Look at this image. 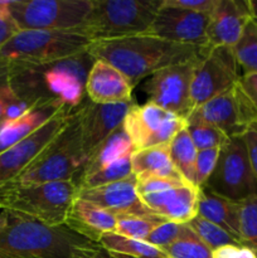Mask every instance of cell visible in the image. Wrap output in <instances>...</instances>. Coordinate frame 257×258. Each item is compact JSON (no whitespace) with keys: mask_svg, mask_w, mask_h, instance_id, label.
Instances as JSON below:
<instances>
[{"mask_svg":"<svg viewBox=\"0 0 257 258\" xmlns=\"http://www.w3.org/2000/svg\"><path fill=\"white\" fill-rule=\"evenodd\" d=\"M161 249L169 258H213V251L188 226L180 238Z\"/></svg>","mask_w":257,"mask_h":258,"instance_id":"obj_29","label":"cell"},{"mask_svg":"<svg viewBox=\"0 0 257 258\" xmlns=\"http://www.w3.org/2000/svg\"><path fill=\"white\" fill-rule=\"evenodd\" d=\"M166 222V219L156 216V214H146V216H120L117 217L115 233L128 238L143 239L154 231L158 226Z\"/></svg>","mask_w":257,"mask_h":258,"instance_id":"obj_30","label":"cell"},{"mask_svg":"<svg viewBox=\"0 0 257 258\" xmlns=\"http://www.w3.org/2000/svg\"><path fill=\"white\" fill-rule=\"evenodd\" d=\"M208 14L173 8L161 3L148 34L178 44L207 48Z\"/></svg>","mask_w":257,"mask_h":258,"instance_id":"obj_14","label":"cell"},{"mask_svg":"<svg viewBox=\"0 0 257 258\" xmlns=\"http://www.w3.org/2000/svg\"><path fill=\"white\" fill-rule=\"evenodd\" d=\"M77 191L72 180L9 183L0 186V211L14 212L47 226H65Z\"/></svg>","mask_w":257,"mask_h":258,"instance_id":"obj_4","label":"cell"},{"mask_svg":"<svg viewBox=\"0 0 257 258\" xmlns=\"http://www.w3.org/2000/svg\"><path fill=\"white\" fill-rule=\"evenodd\" d=\"M204 189L233 202L257 194V180L243 136L231 138L219 151L216 169Z\"/></svg>","mask_w":257,"mask_h":258,"instance_id":"obj_8","label":"cell"},{"mask_svg":"<svg viewBox=\"0 0 257 258\" xmlns=\"http://www.w3.org/2000/svg\"><path fill=\"white\" fill-rule=\"evenodd\" d=\"M198 216L223 228L241 242L239 216L241 202H233L202 188L199 191ZM242 243V242H241Z\"/></svg>","mask_w":257,"mask_h":258,"instance_id":"obj_22","label":"cell"},{"mask_svg":"<svg viewBox=\"0 0 257 258\" xmlns=\"http://www.w3.org/2000/svg\"><path fill=\"white\" fill-rule=\"evenodd\" d=\"M163 0H92L81 32L91 40H111L148 33Z\"/></svg>","mask_w":257,"mask_h":258,"instance_id":"obj_6","label":"cell"},{"mask_svg":"<svg viewBox=\"0 0 257 258\" xmlns=\"http://www.w3.org/2000/svg\"><path fill=\"white\" fill-rule=\"evenodd\" d=\"M100 248L67 226H47L9 211L0 213V258H78Z\"/></svg>","mask_w":257,"mask_h":258,"instance_id":"obj_1","label":"cell"},{"mask_svg":"<svg viewBox=\"0 0 257 258\" xmlns=\"http://www.w3.org/2000/svg\"><path fill=\"white\" fill-rule=\"evenodd\" d=\"M186 226L212 249L219 248V247L223 246H229V244H241V242L236 238V237L232 236L231 233H228L227 231H224L223 228L218 227L217 224L212 223V222L207 221V219L202 218L201 216L194 217L191 221H189L186 223Z\"/></svg>","mask_w":257,"mask_h":258,"instance_id":"obj_31","label":"cell"},{"mask_svg":"<svg viewBox=\"0 0 257 258\" xmlns=\"http://www.w3.org/2000/svg\"><path fill=\"white\" fill-rule=\"evenodd\" d=\"M239 236L242 246L248 247L257 254V194L241 202Z\"/></svg>","mask_w":257,"mask_h":258,"instance_id":"obj_32","label":"cell"},{"mask_svg":"<svg viewBox=\"0 0 257 258\" xmlns=\"http://www.w3.org/2000/svg\"><path fill=\"white\" fill-rule=\"evenodd\" d=\"M86 160L87 158L83 151L80 106L71 112L67 123L59 134L12 183L76 181Z\"/></svg>","mask_w":257,"mask_h":258,"instance_id":"obj_3","label":"cell"},{"mask_svg":"<svg viewBox=\"0 0 257 258\" xmlns=\"http://www.w3.org/2000/svg\"><path fill=\"white\" fill-rule=\"evenodd\" d=\"M213 258H257V254L246 246L229 244L214 249Z\"/></svg>","mask_w":257,"mask_h":258,"instance_id":"obj_40","label":"cell"},{"mask_svg":"<svg viewBox=\"0 0 257 258\" xmlns=\"http://www.w3.org/2000/svg\"><path fill=\"white\" fill-rule=\"evenodd\" d=\"M122 127L136 151L169 145L174 136L186 127V121L148 101L131 106Z\"/></svg>","mask_w":257,"mask_h":258,"instance_id":"obj_10","label":"cell"},{"mask_svg":"<svg viewBox=\"0 0 257 258\" xmlns=\"http://www.w3.org/2000/svg\"><path fill=\"white\" fill-rule=\"evenodd\" d=\"M170 158L179 175L186 184L196 185V161L198 150L191 141L186 127L179 131L169 144Z\"/></svg>","mask_w":257,"mask_h":258,"instance_id":"obj_26","label":"cell"},{"mask_svg":"<svg viewBox=\"0 0 257 258\" xmlns=\"http://www.w3.org/2000/svg\"><path fill=\"white\" fill-rule=\"evenodd\" d=\"M199 57L169 66L154 73L145 83L148 101L186 120L193 110L190 100L191 81Z\"/></svg>","mask_w":257,"mask_h":258,"instance_id":"obj_12","label":"cell"},{"mask_svg":"<svg viewBox=\"0 0 257 258\" xmlns=\"http://www.w3.org/2000/svg\"><path fill=\"white\" fill-rule=\"evenodd\" d=\"M186 123H204L219 128L229 139L243 136L257 123V115L246 100L238 85L194 108Z\"/></svg>","mask_w":257,"mask_h":258,"instance_id":"obj_11","label":"cell"},{"mask_svg":"<svg viewBox=\"0 0 257 258\" xmlns=\"http://www.w3.org/2000/svg\"><path fill=\"white\" fill-rule=\"evenodd\" d=\"M185 224L175 223V222H164L160 226L156 227L150 234L145 238V242L158 247V248H164V247L170 246L171 243L180 238L185 232Z\"/></svg>","mask_w":257,"mask_h":258,"instance_id":"obj_34","label":"cell"},{"mask_svg":"<svg viewBox=\"0 0 257 258\" xmlns=\"http://www.w3.org/2000/svg\"><path fill=\"white\" fill-rule=\"evenodd\" d=\"M131 165L135 176L183 179L171 161L169 145L134 151L131 156Z\"/></svg>","mask_w":257,"mask_h":258,"instance_id":"obj_23","label":"cell"},{"mask_svg":"<svg viewBox=\"0 0 257 258\" xmlns=\"http://www.w3.org/2000/svg\"><path fill=\"white\" fill-rule=\"evenodd\" d=\"M117 217L96 204L76 198L68 212L66 224L81 236L98 243L107 233H115Z\"/></svg>","mask_w":257,"mask_h":258,"instance_id":"obj_20","label":"cell"},{"mask_svg":"<svg viewBox=\"0 0 257 258\" xmlns=\"http://www.w3.org/2000/svg\"><path fill=\"white\" fill-rule=\"evenodd\" d=\"M244 139H246L247 148H248L252 169H253L254 176H256L257 180V123L256 125H252L247 130V133L244 134Z\"/></svg>","mask_w":257,"mask_h":258,"instance_id":"obj_41","label":"cell"},{"mask_svg":"<svg viewBox=\"0 0 257 258\" xmlns=\"http://www.w3.org/2000/svg\"><path fill=\"white\" fill-rule=\"evenodd\" d=\"M252 19L248 0H219L209 17L207 48H233Z\"/></svg>","mask_w":257,"mask_h":258,"instance_id":"obj_17","label":"cell"},{"mask_svg":"<svg viewBox=\"0 0 257 258\" xmlns=\"http://www.w3.org/2000/svg\"><path fill=\"white\" fill-rule=\"evenodd\" d=\"M203 48L178 44L144 33L91 43L88 53L117 68L135 87L148 76L176 63L198 58Z\"/></svg>","mask_w":257,"mask_h":258,"instance_id":"obj_2","label":"cell"},{"mask_svg":"<svg viewBox=\"0 0 257 258\" xmlns=\"http://www.w3.org/2000/svg\"><path fill=\"white\" fill-rule=\"evenodd\" d=\"M248 3L252 15H253L254 19H257V0H248Z\"/></svg>","mask_w":257,"mask_h":258,"instance_id":"obj_44","label":"cell"},{"mask_svg":"<svg viewBox=\"0 0 257 258\" xmlns=\"http://www.w3.org/2000/svg\"><path fill=\"white\" fill-rule=\"evenodd\" d=\"M92 0H13L10 17L19 30H80Z\"/></svg>","mask_w":257,"mask_h":258,"instance_id":"obj_7","label":"cell"},{"mask_svg":"<svg viewBox=\"0 0 257 258\" xmlns=\"http://www.w3.org/2000/svg\"><path fill=\"white\" fill-rule=\"evenodd\" d=\"M76 198L96 204L116 217L153 214L141 202L135 175L97 188L80 189Z\"/></svg>","mask_w":257,"mask_h":258,"instance_id":"obj_16","label":"cell"},{"mask_svg":"<svg viewBox=\"0 0 257 258\" xmlns=\"http://www.w3.org/2000/svg\"><path fill=\"white\" fill-rule=\"evenodd\" d=\"M73 110L62 107L32 135L0 154V186L14 181L65 127Z\"/></svg>","mask_w":257,"mask_h":258,"instance_id":"obj_13","label":"cell"},{"mask_svg":"<svg viewBox=\"0 0 257 258\" xmlns=\"http://www.w3.org/2000/svg\"><path fill=\"white\" fill-rule=\"evenodd\" d=\"M101 248L115 258H169L161 248L143 239L128 238L117 233H107L98 241Z\"/></svg>","mask_w":257,"mask_h":258,"instance_id":"obj_25","label":"cell"},{"mask_svg":"<svg viewBox=\"0 0 257 258\" xmlns=\"http://www.w3.org/2000/svg\"><path fill=\"white\" fill-rule=\"evenodd\" d=\"M221 149H207L198 151L196 161V185L202 189L216 169Z\"/></svg>","mask_w":257,"mask_h":258,"instance_id":"obj_35","label":"cell"},{"mask_svg":"<svg viewBox=\"0 0 257 258\" xmlns=\"http://www.w3.org/2000/svg\"><path fill=\"white\" fill-rule=\"evenodd\" d=\"M133 85L113 66L95 59L86 81V95L91 102L118 105L133 102Z\"/></svg>","mask_w":257,"mask_h":258,"instance_id":"obj_18","label":"cell"},{"mask_svg":"<svg viewBox=\"0 0 257 258\" xmlns=\"http://www.w3.org/2000/svg\"><path fill=\"white\" fill-rule=\"evenodd\" d=\"M18 98L19 97L15 95L14 90L10 86L8 67L0 63V125L4 122L8 107Z\"/></svg>","mask_w":257,"mask_h":258,"instance_id":"obj_37","label":"cell"},{"mask_svg":"<svg viewBox=\"0 0 257 258\" xmlns=\"http://www.w3.org/2000/svg\"><path fill=\"white\" fill-rule=\"evenodd\" d=\"M134 153L126 154L118 160L103 166L100 170L95 171L93 174L85 176L76 181L78 190L80 189H91L97 188V186L106 185V184L115 183V181L123 180L128 176L134 175L133 165H131V156Z\"/></svg>","mask_w":257,"mask_h":258,"instance_id":"obj_27","label":"cell"},{"mask_svg":"<svg viewBox=\"0 0 257 258\" xmlns=\"http://www.w3.org/2000/svg\"><path fill=\"white\" fill-rule=\"evenodd\" d=\"M186 130L198 151L221 149L229 140L228 136L219 128L204 123H186Z\"/></svg>","mask_w":257,"mask_h":258,"instance_id":"obj_33","label":"cell"},{"mask_svg":"<svg viewBox=\"0 0 257 258\" xmlns=\"http://www.w3.org/2000/svg\"><path fill=\"white\" fill-rule=\"evenodd\" d=\"M133 102L101 105L87 101L81 105L82 144L86 158H90L113 133L122 126ZM87 161V160H86Z\"/></svg>","mask_w":257,"mask_h":258,"instance_id":"obj_15","label":"cell"},{"mask_svg":"<svg viewBox=\"0 0 257 258\" xmlns=\"http://www.w3.org/2000/svg\"><path fill=\"white\" fill-rule=\"evenodd\" d=\"M78 258H110V256L107 254V252L103 251L102 248H100L97 249V251L91 252V253H87L85 254V256H81Z\"/></svg>","mask_w":257,"mask_h":258,"instance_id":"obj_43","label":"cell"},{"mask_svg":"<svg viewBox=\"0 0 257 258\" xmlns=\"http://www.w3.org/2000/svg\"><path fill=\"white\" fill-rule=\"evenodd\" d=\"M232 49L237 64L243 70V73H257V19L253 18L247 24Z\"/></svg>","mask_w":257,"mask_h":258,"instance_id":"obj_28","label":"cell"},{"mask_svg":"<svg viewBox=\"0 0 257 258\" xmlns=\"http://www.w3.org/2000/svg\"><path fill=\"white\" fill-rule=\"evenodd\" d=\"M19 32L12 17H0V50Z\"/></svg>","mask_w":257,"mask_h":258,"instance_id":"obj_42","label":"cell"},{"mask_svg":"<svg viewBox=\"0 0 257 258\" xmlns=\"http://www.w3.org/2000/svg\"><path fill=\"white\" fill-rule=\"evenodd\" d=\"M186 184L183 179L158 178V176H136V188L139 196L160 193Z\"/></svg>","mask_w":257,"mask_h":258,"instance_id":"obj_36","label":"cell"},{"mask_svg":"<svg viewBox=\"0 0 257 258\" xmlns=\"http://www.w3.org/2000/svg\"><path fill=\"white\" fill-rule=\"evenodd\" d=\"M219 0H163L165 5L211 15Z\"/></svg>","mask_w":257,"mask_h":258,"instance_id":"obj_38","label":"cell"},{"mask_svg":"<svg viewBox=\"0 0 257 258\" xmlns=\"http://www.w3.org/2000/svg\"><path fill=\"white\" fill-rule=\"evenodd\" d=\"M238 71L232 48H203L191 81L193 110L233 88L241 77Z\"/></svg>","mask_w":257,"mask_h":258,"instance_id":"obj_9","label":"cell"},{"mask_svg":"<svg viewBox=\"0 0 257 258\" xmlns=\"http://www.w3.org/2000/svg\"><path fill=\"white\" fill-rule=\"evenodd\" d=\"M62 107L65 106L57 101L45 98L18 120L3 122L0 125V154L32 135Z\"/></svg>","mask_w":257,"mask_h":258,"instance_id":"obj_21","label":"cell"},{"mask_svg":"<svg viewBox=\"0 0 257 258\" xmlns=\"http://www.w3.org/2000/svg\"><path fill=\"white\" fill-rule=\"evenodd\" d=\"M134 151H135V149H134L133 143L128 139V136L126 135L122 126H121L102 145L98 146L97 150L87 159L83 168L81 169L76 181L90 175V174H93L95 171L103 168V166L108 165V164L122 158L126 154L134 153Z\"/></svg>","mask_w":257,"mask_h":258,"instance_id":"obj_24","label":"cell"},{"mask_svg":"<svg viewBox=\"0 0 257 258\" xmlns=\"http://www.w3.org/2000/svg\"><path fill=\"white\" fill-rule=\"evenodd\" d=\"M80 30H19L0 50L3 64L45 66L88 50Z\"/></svg>","mask_w":257,"mask_h":258,"instance_id":"obj_5","label":"cell"},{"mask_svg":"<svg viewBox=\"0 0 257 258\" xmlns=\"http://www.w3.org/2000/svg\"><path fill=\"white\" fill-rule=\"evenodd\" d=\"M237 85L257 115V73H243Z\"/></svg>","mask_w":257,"mask_h":258,"instance_id":"obj_39","label":"cell"},{"mask_svg":"<svg viewBox=\"0 0 257 258\" xmlns=\"http://www.w3.org/2000/svg\"><path fill=\"white\" fill-rule=\"evenodd\" d=\"M199 191L190 184L176 186L160 193L141 196V202L153 214L169 222L186 224L198 216Z\"/></svg>","mask_w":257,"mask_h":258,"instance_id":"obj_19","label":"cell"}]
</instances>
